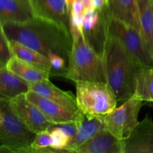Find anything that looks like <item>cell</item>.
<instances>
[{
  "instance_id": "cell-13",
  "label": "cell",
  "mask_w": 153,
  "mask_h": 153,
  "mask_svg": "<svg viewBox=\"0 0 153 153\" xmlns=\"http://www.w3.org/2000/svg\"><path fill=\"white\" fill-rule=\"evenodd\" d=\"M29 90L52 100L56 104L73 113H80L76 97L70 91H64L54 85L49 79L28 83Z\"/></svg>"
},
{
  "instance_id": "cell-2",
  "label": "cell",
  "mask_w": 153,
  "mask_h": 153,
  "mask_svg": "<svg viewBox=\"0 0 153 153\" xmlns=\"http://www.w3.org/2000/svg\"><path fill=\"white\" fill-rule=\"evenodd\" d=\"M108 85L118 102H125L135 91L136 76L141 67L119 38L106 34L102 55Z\"/></svg>"
},
{
  "instance_id": "cell-15",
  "label": "cell",
  "mask_w": 153,
  "mask_h": 153,
  "mask_svg": "<svg viewBox=\"0 0 153 153\" xmlns=\"http://www.w3.org/2000/svg\"><path fill=\"white\" fill-rule=\"evenodd\" d=\"M73 152L123 153V140L104 130L75 149Z\"/></svg>"
},
{
  "instance_id": "cell-1",
  "label": "cell",
  "mask_w": 153,
  "mask_h": 153,
  "mask_svg": "<svg viewBox=\"0 0 153 153\" xmlns=\"http://www.w3.org/2000/svg\"><path fill=\"white\" fill-rule=\"evenodd\" d=\"M1 29L8 40L25 45L47 58L54 53L68 61L73 47L71 32L55 22L33 17L24 22L1 24Z\"/></svg>"
},
{
  "instance_id": "cell-25",
  "label": "cell",
  "mask_w": 153,
  "mask_h": 153,
  "mask_svg": "<svg viewBox=\"0 0 153 153\" xmlns=\"http://www.w3.org/2000/svg\"><path fill=\"white\" fill-rule=\"evenodd\" d=\"M49 60L52 64V70L50 75L52 76H63L66 73L67 67H66V60L60 55L52 53L49 56Z\"/></svg>"
},
{
  "instance_id": "cell-22",
  "label": "cell",
  "mask_w": 153,
  "mask_h": 153,
  "mask_svg": "<svg viewBox=\"0 0 153 153\" xmlns=\"http://www.w3.org/2000/svg\"><path fill=\"white\" fill-rule=\"evenodd\" d=\"M141 34L153 55L152 6L153 0H138Z\"/></svg>"
},
{
  "instance_id": "cell-7",
  "label": "cell",
  "mask_w": 153,
  "mask_h": 153,
  "mask_svg": "<svg viewBox=\"0 0 153 153\" xmlns=\"http://www.w3.org/2000/svg\"><path fill=\"white\" fill-rule=\"evenodd\" d=\"M143 101L134 94L120 107L105 115V130L120 140L128 138L139 123L137 117Z\"/></svg>"
},
{
  "instance_id": "cell-18",
  "label": "cell",
  "mask_w": 153,
  "mask_h": 153,
  "mask_svg": "<svg viewBox=\"0 0 153 153\" xmlns=\"http://www.w3.org/2000/svg\"><path fill=\"white\" fill-rule=\"evenodd\" d=\"M29 91L28 82L6 68L0 67V99L9 100Z\"/></svg>"
},
{
  "instance_id": "cell-12",
  "label": "cell",
  "mask_w": 153,
  "mask_h": 153,
  "mask_svg": "<svg viewBox=\"0 0 153 153\" xmlns=\"http://www.w3.org/2000/svg\"><path fill=\"white\" fill-rule=\"evenodd\" d=\"M25 95L28 100L38 107L46 118L53 123L54 125L79 120L84 115L82 112L73 113L70 111L52 100L42 97L31 90H29Z\"/></svg>"
},
{
  "instance_id": "cell-17",
  "label": "cell",
  "mask_w": 153,
  "mask_h": 153,
  "mask_svg": "<svg viewBox=\"0 0 153 153\" xmlns=\"http://www.w3.org/2000/svg\"><path fill=\"white\" fill-rule=\"evenodd\" d=\"M108 7L112 17L134 27L141 32L138 0H108Z\"/></svg>"
},
{
  "instance_id": "cell-19",
  "label": "cell",
  "mask_w": 153,
  "mask_h": 153,
  "mask_svg": "<svg viewBox=\"0 0 153 153\" xmlns=\"http://www.w3.org/2000/svg\"><path fill=\"white\" fill-rule=\"evenodd\" d=\"M7 41L12 56L16 57L19 59L31 64L40 70L51 73L52 64L47 57L15 40L7 39Z\"/></svg>"
},
{
  "instance_id": "cell-11",
  "label": "cell",
  "mask_w": 153,
  "mask_h": 153,
  "mask_svg": "<svg viewBox=\"0 0 153 153\" xmlns=\"http://www.w3.org/2000/svg\"><path fill=\"white\" fill-rule=\"evenodd\" d=\"M123 153H153V121L146 115L131 135L123 140Z\"/></svg>"
},
{
  "instance_id": "cell-20",
  "label": "cell",
  "mask_w": 153,
  "mask_h": 153,
  "mask_svg": "<svg viewBox=\"0 0 153 153\" xmlns=\"http://www.w3.org/2000/svg\"><path fill=\"white\" fill-rule=\"evenodd\" d=\"M5 67L9 70L20 76L28 83L49 79V76H51L49 72L40 70L15 56L11 57V58L6 64Z\"/></svg>"
},
{
  "instance_id": "cell-29",
  "label": "cell",
  "mask_w": 153,
  "mask_h": 153,
  "mask_svg": "<svg viewBox=\"0 0 153 153\" xmlns=\"http://www.w3.org/2000/svg\"><path fill=\"white\" fill-rule=\"evenodd\" d=\"M67 4H68V5H69V7H70H70H71L72 3H73V0H67Z\"/></svg>"
},
{
  "instance_id": "cell-21",
  "label": "cell",
  "mask_w": 153,
  "mask_h": 153,
  "mask_svg": "<svg viewBox=\"0 0 153 153\" xmlns=\"http://www.w3.org/2000/svg\"><path fill=\"white\" fill-rule=\"evenodd\" d=\"M134 94L143 101L153 102V65L141 67L138 70Z\"/></svg>"
},
{
  "instance_id": "cell-8",
  "label": "cell",
  "mask_w": 153,
  "mask_h": 153,
  "mask_svg": "<svg viewBox=\"0 0 153 153\" xmlns=\"http://www.w3.org/2000/svg\"><path fill=\"white\" fill-rule=\"evenodd\" d=\"M108 13V3L102 8L92 7L84 13V37L87 43L101 56L107 34Z\"/></svg>"
},
{
  "instance_id": "cell-23",
  "label": "cell",
  "mask_w": 153,
  "mask_h": 153,
  "mask_svg": "<svg viewBox=\"0 0 153 153\" xmlns=\"http://www.w3.org/2000/svg\"><path fill=\"white\" fill-rule=\"evenodd\" d=\"M52 139L49 129L36 133V137L31 146L30 153L59 152L52 148Z\"/></svg>"
},
{
  "instance_id": "cell-5",
  "label": "cell",
  "mask_w": 153,
  "mask_h": 153,
  "mask_svg": "<svg viewBox=\"0 0 153 153\" xmlns=\"http://www.w3.org/2000/svg\"><path fill=\"white\" fill-rule=\"evenodd\" d=\"M79 111L88 117L105 116L117 107V100L107 82H76Z\"/></svg>"
},
{
  "instance_id": "cell-27",
  "label": "cell",
  "mask_w": 153,
  "mask_h": 153,
  "mask_svg": "<svg viewBox=\"0 0 153 153\" xmlns=\"http://www.w3.org/2000/svg\"><path fill=\"white\" fill-rule=\"evenodd\" d=\"M82 119V118H81ZM58 128H61L66 132V134L70 137V141L75 137L76 134V131L78 129V120L73 121V122L67 123L58 124V125H54Z\"/></svg>"
},
{
  "instance_id": "cell-24",
  "label": "cell",
  "mask_w": 153,
  "mask_h": 153,
  "mask_svg": "<svg viewBox=\"0 0 153 153\" xmlns=\"http://www.w3.org/2000/svg\"><path fill=\"white\" fill-rule=\"evenodd\" d=\"M49 130L52 135V149L58 150L59 152H66L65 148L70 142V137L68 135L64 130L55 126H52Z\"/></svg>"
},
{
  "instance_id": "cell-28",
  "label": "cell",
  "mask_w": 153,
  "mask_h": 153,
  "mask_svg": "<svg viewBox=\"0 0 153 153\" xmlns=\"http://www.w3.org/2000/svg\"><path fill=\"white\" fill-rule=\"evenodd\" d=\"M85 10V5L81 0H73L70 7V13L73 15L84 14Z\"/></svg>"
},
{
  "instance_id": "cell-9",
  "label": "cell",
  "mask_w": 153,
  "mask_h": 153,
  "mask_svg": "<svg viewBox=\"0 0 153 153\" xmlns=\"http://www.w3.org/2000/svg\"><path fill=\"white\" fill-rule=\"evenodd\" d=\"M7 102L18 119L34 132L49 129L54 126L53 123L46 118L38 107L28 100L25 94H19Z\"/></svg>"
},
{
  "instance_id": "cell-6",
  "label": "cell",
  "mask_w": 153,
  "mask_h": 153,
  "mask_svg": "<svg viewBox=\"0 0 153 153\" xmlns=\"http://www.w3.org/2000/svg\"><path fill=\"white\" fill-rule=\"evenodd\" d=\"M107 33L119 38L141 67L153 65V55L138 29L112 17L109 13Z\"/></svg>"
},
{
  "instance_id": "cell-16",
  "label": "cell",
  "mask_w": 153,
  "mask_h": 153,
  "mask_svg": "<svg viewBox=\"0 0 153 153\" xmlns=\"http://www.w3.org/2000/svg\"><path fill=\"white\" fill-rule=\"evenodd\" d=\"M33 17L29 0H0V24L19 23Z\"/></svg>"
},
{
  "instance_id": "cell-10",
  "label": "cell",
  "mask_w": 153,
  "mask_h": 153,
  "mask_svg": "<svg viewBox=\"0 0 153 153\" xmlns=\"http://www.w3.org/2000/svg\"><path fill=\"white\" fill-rule=\"evenodd\" d=\"M34 17L51 21L70 30V9L67 0H29Z\"/></svg>"
},
{
  "instance_id": "cell-30",
  "label": "cell",
  "mask_w": 153,
  "mask_h": 153,
  "mask_svg": "<svg viewBox=\"0 0 153 153\" xmlns=\"http://www.w3.org/2000/svg\"><path fill=\"white\" fill-rule=\"evenodd\" d=\"M152 34H153V6H152Z\"/></svg>"
},
{
  "instance_id": "cell-26",
  "label": "cell",
  "mask_w": 153,
  "mask_h": 153,
  "mask_svg": "<svg viewBox=\"0 0 153 153\" xmlns=\"http://www.w3.org/2000/svg\"><path fill=\"white\" fill-rule=\"evenodd\" d=\"M0 35V67H4L11 58L12 54L9 48L7 37L1 29Z\"/></svg>"
},
{
  "instance_id": "cell-4",
  "label": "cell",
  "mask_w": 153,
  "mask_h": 153,
  "mask_svg": "<svg viewBox=\"0 0 153 153\" xmlns=\"http://www.w3.org/2000/svg\"><path fill=\"white\" fill-rule=\"evenodd\" d=\"M36 133L22 123L13 114L7 100L0 99L1 152L30 153Z\"/></svg>"
},
{
  "instance_id": "cell-14",
  "label": "cell",
  "mask_w": 153,
  "mask_h": 153,
  "mask_svg": "<svg viewBox=\"0 0 153 153\" xmlns=\"http://www.w3.org/2000/svg\"><path fill=\"white\" fill-rule=\"evenodd\" d=\"M104 130V116L88 117L84 114L82 119L78 120L77 131L65 148L66 152H73L75 149Z\"/></svg>"
},
{
  "instance_id": "cell-3",
  "label": "cell",
  "mask_w": 153,
  "mask_h": 153,
  "mask_svg": "<svg viewBox=\"0 0 153 153\" xmlns=\"http://www.w3.org/2000/svg\"><path fill=\"white\" fill-rule=\"evenodd\" d=\"M73 47L64 77L74 82H107L102 57L86 42L84 35L70 25Z\"/></svg>"
}]
</instances>
